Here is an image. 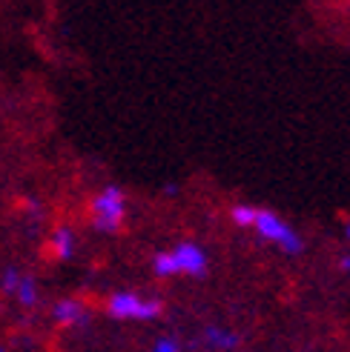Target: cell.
<instances>
[{
	"label": "cell",
	"instance_id": "6da1fadb",
	"mask_svg": "<svg viewBox=\"0 0 350 352\" xmlns=\"http://www.w3.org/2000/svg\"><path fill=\"white\" fill-rule=\"evenodd\" d=\"M107 315L112 321L150 324V321H158L164 315V301H158V298H144V295L130 292V289H121V292H112L107 298Z\"/></svg>",
	"mask_w": 350,
	"mask_h": 352
},
{
	"label": "cell",
	"instance_id": "7a4b0ae2",
	"mask_svg": "<svg viewBox=\"0 0 350 352\" xmlns=\"http://www.w3.org/2000/svg\"><path fill=\"white\" fill-rule=\"evenodd\" d=\"M92 209V226L101 235H115L127 221V195L118 184L103 186L90 204Z\"/></svg>",
	"mask_w": 350,
	"mask_h": 352
},
{
	"label": "cell",
	"instance_id": "3957f363",
	"mask_svg": "<svg viewBox=\"0 0 350 352\" xmlns=\"http://www.w3.org/2000/svg\"><path fill=\"white\" fill-rule=\"evenodd\" d=\"M253 230H256L258 238H265L267 243L278 246L285 255H302L305 252V238L296 232L285 218H278L276 212H270V209H258L256 206Z\"/></svg>",
	"mask_w": 350,
	"mask_h": 352
},
{
	"label": "cell",
	"instance_id": "277c9868",
	"mask_svg": "<svg viewBox=\"0 0 350 352\" xmlns=\"http://www.w3.org/2000/svg\"><path fill=\"white\" fill-rule=\"evenodd\" d=\"M172 258H175V267H178V275L204 278L209 272V255L196 241H181L178 246H172Z\"/></svg>",
	"mask_w": 350,
	"mask_h": 352
},
{
	"label": "cell",
	"instance_id": "5b68a950",
	"mask_svg": "<svg viewBox=\"0 0 350 352\" xmlns=\"http://www.w3.org/2000/svg\"><path fill=\"white\" fill-rule=\"evenodd\" d=\"M46 252H52V258L66 263V261H72L75 252H78V238L75 232L69 230V226H58L55 232H52L49 243H46Z\"/></svg>",
	"mask_w": 350,
	"mask_h": 352
},
{
	"label": "cell",
	"instance_id": "8992f818",
	"mask_svg": "<svg viewBox=\"0 0 350 352\" xmlns=\"http://www.w3.org/2000/svg\"><path fill=\"white\" fill-rule=\"evenodd\" d=\"M52 318L61 327H83L90 321V312H86L83 304L75 301V298H61V301L52 307Z\"/></svg>",
	"mask_w": 350,
	"mask_h": 352
},
{
	"label": "cell",
	"instance_id": "52a82bcc",
	"mask_svg": "<svg viewBox=\"0 0 350 352\" xmlns=\"http://www.w3.org/2000/svg\"><path fill=\"white\" fill-rule=\"evenodd\" d=\"M204 344H209V349H236L241 344V338L236 336L233 329L213 324V327L204 329Z\"/></svg>",
	"mask_w": 350,
	"mask_h": 352
},
{
	"label": "cell",
	"instance_id": "ba28073f",
	"mask_svg": "<svg viewBox=\"0 0 350 352\" xmlns=\"http://www.w3.org/2000/svg\"><path fill=\"white\" fill-rule=\"evenodd\" d=\"M14 301L21 304L23 309H34L41 304V289H38V280H34L32 275H21V284H17V289H14Z\"/></svg>",
	"mask_w": 350,
	"mask_h": 352
},
{
	"label": "cell",
	"instance_id": "9c48e42d",
	"mask_svg": "<svg viewBox=\"0 0 350 352\" xmlns=\"http://www.w3.org/2000/svg\"><path fill=\"white\" fill-rule=\"evenodd\" d=\"M152 272H155V278H175V275H178V267H175L172 250L158 252V255L152 258Z\"/></svg>",
	"mask_w": 350,
	"mask_h": 352
},
{
	"label": "cell",
	"instance_id": "30bf717a",
	"mask_svg": "<svg viewBox=\"0 0 350 352\" xmlns=\"http://www.w3.org/2000/svg\"><path fill=\"white\" fill-rule=\"evenodd\" d=\"M230 221L238 226V230H253L256 206H250V204H236V206L230 209Z\"/></svg>",
	"mask_w": 350,
	"mask_h": 352
},
{
	"label": "cell",
	"instance_id": "8fae6325",
	"mask_svg": "<svg viewBox=\"0 0 350 352\" xmlns=\"http://www.w3.org/2000/svg\"><path fill=\"white\" fill-rule=\"evenodd\" d=\"M21 270H17V267H6L3 272H0V292H3V295H14V289H17V284H21Z\"/></svg>",
	"mask_w": 350,
	"mask_h": 352
},
{
	"label": "cell",
	"instance_id": "7c38bea8",
	"mask_svg": "<svg viewBox=\"0 0 350 352\" xmlns=\"http://www.w3.org/2000/svg\"><path fill=\"white\" fill-rule=\"evenodd\" d=\"M21 206H23V212H26L32 221H38V218L43 215V209H41V201H38V198H26V201H21Z\"/></svg>",
	"mask_w": 350,
	"mask_h": 352
},
{
	"label": "cell",
	"instance_id": "4fadbf2b",
	"mask_svg": "<svg viewBox=\"0 0 350 352\" xmlns=\"http://www.w3.org/2000/svg\"><path fill=\"white\" fill-rule=\"evenodd\" d=\"M152 349H155V352H178V349H184V346H181L178 338H158Z\"/></svg>",
	"mask_w": 350,
	"mask_h": 352
},
{
	"label": "cell",
	"instance_id": "5bb4252c",
	"mask_svg": "<svg viewBox=\"0 0 350 352\" xmlns=\"http://www.w3.org/2000/svg\"><path fill=\"white\" fill-rule=\"evenodd\" d=\"M339 272H344V275H350V252L339 258Z\"/></svg>",
	"mask_w": 350,
	"mask_h": 352
},
{
	"label": "cell",
	"instance_id": "9a60e30c",
	"mask_svg": "<svg viewBox=\"0 0 350 352\" xmlns=\"http://www.w3.org/2000/svg\"><path fill=\"white\" fill-rule=\"evenodd\" d=\"M164 192H167V198H175V195H178V186H175V184H169Z\"/></svg>",
	"mask_w": 350,
	"mask_h": 352
},
{
	"label": "cell",
	"instance_id": "2e32d148",
	"mask_svg": "<svg viewBox=\"0 0 350 352\" xmlns=\"http://www.w3.org/2000/svg\"><path fill=\"white\" fill-rule=\"evenodd\" d=\"M342 232H344V238H347V243H350V218L342 223Z\"/></svg>",
	"mask_w": 350,
	"mask_h": 352
}]
</instances>
